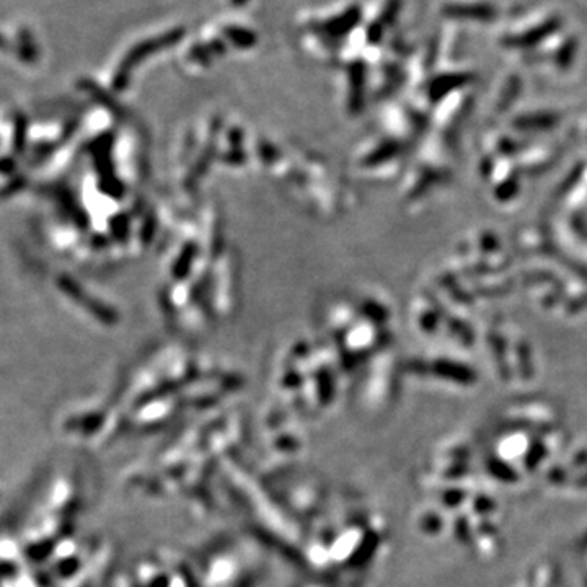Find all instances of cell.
Here are the masks:
<instances>
[{
  "label": "cell",
  "mask_w": 587,
  "mask_h": 587,
  "mask_svg": "<svg viewBox=\"0 0 587 587\" xmlns=\"http://www.w3.org/2000/svg\"><path fill=\"white\" fill-rule=\"evenodd\" d=\"M359 20H361V10L357 7H353L346 10L343 15L333 17L328 21H325L322 25V30L330 36H343L348 31H351Z\"/></svg>",
  "instance_id": "obj_1"
},
{
  "label": "cell",
  "mask_w": 587,
  "mask_h": 587,
  "mask_svg": "<svg viewBox=\"0 0 587 587\" xmlns=\"http://www.w3.org/2000/svg\"><path fill=\"white\" fill-rule=\"evenodd\" d=\"M225 36L239 48H252L253 44L257 43V36H254V33H252L250 30L239 28V26L225 28Z\"/></svg>",
  "instance_id": "obj_2"
},
{
  "label": "cell",
  "mask_w": 587,
  "mask_h": 587,
  "mask_svg": "<svg viewBox=\"0 0 587 587\" xmlns=\"http://www.w3.org/2000/svg\"><path fill=\"white\" fill-rule=\"evenodd\" d=\"M398 7H400V0H389V2L385 3L384 10H382V15L379 20H377V24H379L382 28H385V25H389L395 20V17H397L398 13Z\"/></svg>",
  "instance_id": "obj_3"
},
{
  "label": "cell",
  "mask_w": 587,
  "mask_h": 587,
  "mask_svg": "<svg viewBox=\"0 0 587 587\" xmlns=\"http://www.w3.org/2000/svg\"><path fill=\"white\" fill-rule=\"evenodd\" d=\"M245 0H234V3H243Z\"/></svg>",
  "instance_id": "obj_4"
}]
</instances>
